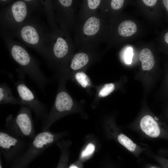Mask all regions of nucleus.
Listing matches in <instances>:
<instances>
[{"instance_id": "aec40b11", "label": "nucleus", "mask_w": 168, "mask_h": 168, "mask_svg": "<svg viewBox=\"0 0 168 168\" xmlns=\"http://www.w3.org/2000/svg\"><path fill=\"white\" fill-rule=\"evenodd\" d=\"M114 85L113 83L105 84L99 93V96L101 97H105L109 95L114 90Z\"/></svg>"}, {"instance_id": "7c9ffc66", "label": "nucleus", "mask_w": 168, "mask_h": 168, "mask_svg": "<svg viewBox=\"0 0 168 168\" xmlns=\"http://www.w3.org/2000/svg\"><path fill=\"white\" fill-rule=\"evenodd\" d=\"M150 168H158L156 167H150Z\"/></svg>"}, {"instance_id": "f257e3e1", "label": "nucleus", "mask_w": 168, "mask_h": 168, "mask_svg": "<svg viewBox=\"0 0 168 168\" xmlns=\"http://www.w3.org/2000/svg\"><path fill=\"white\" fill-rule=\"evenodd\" d=\"M1 34L12 58L20 66L21 71L30 77L43 89L48 81L37 62L20 42L6 33L2 32Z\"/></svg>"}, {"instance_id": "c756f323", "label": "nucleus", "mask_w": 168, "mask_h": 168, "mask_svg": "<svg viewBox=\"0 0 168 168\" xmlns=\"http://www.w3.org/2000/svg\"><path fill=\"white\" fill-rule=\"evenodd\" d=\"M165 152L166 154H168V151H166Z\"/></svg>"}, {"instance_id": "cd10ccee", "label": "nucleus", "mask_w": 168, "mask_h": 168, "mask_svg": "<svg viewBox=\"0 0 168 168\" xmlns=\"http://www.w3.org/2000/svg\"><path fill=\"white\" fill-rule=\"evenodd\" d=\"M164 39L166 42L168 44V32L165 35Z\"/></svg>"}, {"instance_id": "ddd939ff", "label": "nucleus", "mask_w": 168, "mask_h": 168, "mask_svg": "<svg viewBox=\"0 0 168 168\" xmlns=\"http://www.w3.org/2000/svg\"><path fill=\"white\" fill-rule=\"evenodd\" d=\"M139 59L142 63V68L144 70H149L153 67L155 61L153 54L148 49H143L139 54Z\"/></svg>"}, {"instance_id": "412c9836", "label": "nucleus", "mask_w": 168, "mask_h": 168, "mask_svg": "<svg viewBox=\"0 0 168 168\" xmlns=\"http://www.w3.org/2000/svg\"><path fill=\"white\" fill-rule=\"evenodd\" d=\"M95 149V146L91 143L88 144L85 149L83 150L81 154V157L85 158L88 157L94 152Z\"/></svg>"}, {"instance_id": "dca6fc26", "label": "nucleus", "mask_w": 168, "mask_h": 168, "mask_svg": "<svg viewBox=\"0 0 168 168\" xmlns=\"http://www.w3.org/2000/svg\"><path fill=\"white\" fill-rule=\"evenodd\" d=\"M89 61V57L85 53L81 52L76 54L71 60V68L73 70L79 69L85 66Z\"/></svg>"}, {"instance_id": "bb28decb", "label": "nucleus", "mask_w": 168, "mask_h": 168, "mask_svg": "<svg viewBox=\"0 0 168 168\" xmlns=\"http://www.w3.org/2000/svg\"><path fill=\"white\" fill-rule=\"evenodd\" d=\"M163 2L165 7L168 11V0H164Z\"/></svg>"}, {"instance_id": "4468645a", "label": "nucleus", "mask_w": 168, "mask_h": 168, "mask_svg": "<svg viewBox=\"0 0 168 168\" xmlns=\"http://www.w3.org/2000/svg\"><path fill=\"white\" fill-rule=\"evenodd\" d=\"M0 103L20 104L19 99L13 96L11 90L4 84H1L0 86Z\"/></svg>"}, {"instance_id": "f3484780", "label": "nucleus", "mask_w": 168, "mask_h": 168, "mask_svg": "<svg viewBox=\"0 0 168 168\" xmlns=\"http://www.w3.org/2000/svg\"><path fill=\"white\" fill-rule=\"evenodd\" d=\"M119 142L131 152H134L137 149L136 144L130 138L123 134H120L118 137Z\"/></svg>"}, {"instance_id": "a878e982", "label": "nucleus", "mask_w": 168, "mask_h": 168, "mask_svg": "<svg viewBox=\"0 0 168 168\" xmlns=\"http://www.w3.org/2000/svg\"><path fill=\"white\" fill-rule=\"evenodd\" d=\"M13 1V0H0V3L1 6L2 7H3L10 4Z\"/></svg>"}, {"instance_id": "6ab92c4d", "label": "nucleus", "mask_w": 168, "mask_h": 168, "mask_svg": "<svg viewBox=\"0 0 168 168\" xmlns=\"http://www.w3.org/2000/svg\"><path fill=\"white\" fill-rule=\"evenodd\" d=\"M30 6L34 12H44V9L41 1L38 0H25Z\"/></svg>"}, {"instance_id": "4be33fe9", "label": "nucleus", "mask_w": 168, "mask_h": 168, "mask_svg": "<svg viewBox=\"0 0 168 168\" xmlns=\"http://www.w3.org/2000/svg\"><path fill=\"white\" fill-rule=\"evenodd\" d=\"M133 53L132 49L131 47L128 48L125 52L124 60L126 63L130 64L132 62Z\"/></svg>"}, {"instance_id": "f03ea898", "label": "nucleus", "mask_w": 168, "mask_h": 168, "mask_svg": "<svg viewBox=\"0 0 168 168\" xmlns=\"http://www.w3.org/2000/svg\"><path fill=\"white\" fill-rule=\"evenodd\" d=\"M49 30L38 19L31 16L16 30L9 33H5L13 37L17 38L47 60Z\"/></svg>"}, {"instance_id": "9b49d317", "label": "nucleus", "mask_w": 168, "mask_h": 168, "mask_svg": "<svg viewBox=\"0 0 168 168\" xmlns=\"http://www.w3.org/2000/svg\"><path fill=\"white\" fill-rule=\"evenodd\" d=\"M73 104L72 100L70 95L65 91H61L56 96L54 108L48 114L69 111L71 110Z\"/></svg>"}, {"instance_id": "423d86ee", "label": "nucleus", "mask_w": 168, "mask_h": 168, "mask_svg": "<svg viewBox=\"0 0 168 168\" xmlns=\"http://www.w3.org/2000/svg\"><path fill=\"white\" fill-rule=\"evenodd\" d=\"M57 138V135L49 129L42 131L31 140L27 148L17 158L21 163L29 162L49 147Z\"/></svg>"}, {"instance_id": "20e7f679", "label": "nucleus", "mask_w": 168, "mask_h": 168, "mask_svg": "<svg viewBox=\"0 0 168 168\" xmlns=\"http://www.w3.org/2000/svg\"><path fill=\"white\" fill-rule=\"evenodd\" d=\"M31 111L30 108L23 105L16 116L9 115L5 124L7 131L23 139H33L36 134Z\"/></svg>"}, {"instance_id": "f8f14e48", "label": "nucleus", "mask_w": 168, "mask_h": 168, "mask_svg": "<svg viewBox=\"0 0 168 168\" xmlns=\"http://www.w3.org/2000/svg\"><path fill=\"white\" fill-rule=\"evenodd\" d=\"M44 12L45 14L47 22L51 29H59L55 19V12L53 0H41Z\"/></svg>"}, {"instance_id": "a211bd4d", "label": "nucleus", "mask_w": 168, "mask_h": 168, "mask_svg": "<svg viewBox=\"0 0 168 168\" xmlns=\"http://www.w3.org/2000/svg\"><path fill=\"white\" fill-rule=\"evenodd\" d=\"M75 78L78 82L83 87L90 85V80L87 75L82 72H77L75 75Z\"/></svg>"}, {"instance_id": "b1692460", "label": "nucleus", "mask_w": 168, "mask_h": 168, "mask_svg": "<svg viewBox=\"0 0 168 168\" xmlns=\"http://www.w3.org/2000/svg\"><path fill=\"white\" fill-rule=\"evenodd\" d=\"M124 2L123 0H112L111 2V7L114 10H118L122 7Z\"/></svg>"}, {"instance_id": "2eb2a0df", "label": "nucleus", "mask_w": 168, "mask_h": 168, "mask_svg": "<svg viewBox=\"0 0 168 168\" xmlns=\"http://www.w3.org/2000/svg\"><path fill=\"white\" fill-rule=\"evenodd\" d=\"M137 31V26L133 21L126 20L122 22L119 25L118 32L122 36L128 37L132 35Z\"/></svg>"}, {"instance_id": "39448f33", "label": "nucleus", "mask_w": 168, "mask_h": 168, "mask_svg": "<svg viewBox=\"0 0 168 168\" xmlns=\"http://www.w3.org/2000/svg\"><path fill=\"white\" fill-rule=\"evenodd\" d=\"M71 49L68 34L59 29L49 30L47 43V61L51 65L65 57Z\"/></svg>"}, {"instance_id": "473e14b6", "label": "nucleus", "mask_w": 168, "mask_h": 168, "mask_svg": "<svg viewBox=\"0 0 168 168\" xmlns=\"http://www.w3.org/2000/svg\"></svg>"}, {"instance_id": "1a4fd4ad", "label": "nucleus", "mask_w": 168, "mask_h": 168, "mask_svg": "<svg viewBox=\"0 0 168 168\" xmlns=\"http://www.w3.org/2000/svg\"><path fill=\"white\" fill-rule=\"evenodd\" d=\"M57 24L68 34L73 25V1L71 0H53Z\"/></svg>"}, {"instance_id": "c85d7f7f", "label": "nucleus", "mask_w": 168, "mask_h": 168, "mask_svg": "<svg viewBox=\"0 0 168 168\" xmlns=\"http://www.w3.org/2000/svg\"><path fill=\"white\" fill-rule=\"evenodd\" d=\"M68 168H80L74 164L71 165Z\"/></svg>"}, {"instance_id": "7ed1b4c3", "label": "nucleus", "mask_w": 168, "mask_h": 168, "mask_svg": "<svg viewBox=\"0 0 168 168\" xmlns=\"http://www.w3.org/2000/svg\"><path fill=\"white\" fill-rule=\"evenodd\" d=\"M34 12L25 0L13 1L2 8L0 12V25L2 32H14L22 26Z\"/></svg>"}, {"instance_id": "393cba45", "label": "nucleus", "mask_w": 168, "mask_h": 168, "mask_svg": "<svg viewBox=\"0 0 168 168\" xmlns=\"http://www.w3.org/2000/svg\"><path fill=\"white\" fill-rule=\"evenodd\" d=\"M142 1L147 6L151 7L154 6L156 3V0H143Z\"/></svg>"}, {"instance_id": "5701e85b", "label": "nucleus", "mask_w": 168, "mask_h": 168, "mask_svg": "<svg viewBox=\"0 0 168 168\" xmlns=\"http://www.w3.org/2000/svg\"><path fill=\"white\" fill-rule=\"evenodd\" d=\"M101 1L100 0H88L86 1V2L90 10H94L98 7Z\"/></svg>"}, {"instance_id": "0eeeda50", "label": "nucleus", "mask_w": 168, "mask_h": 168, "mask_svg": "<svg viewBox=\"0 0 168 168\" xmlns=\"http://www.w3.org/2000/svg\"><path fill=\"white\" fill-rule=\"evenodd\" d=\"M30 142L15 136L7 131L1 130V153L6 159L17 158L28 147Z\"/></svg>"}, {"instance_id": "2f4dec72", "label": "nucleus", "mask_w": 168, "mask_h": 168, "mask_svg": "<svg viewBox=\"0 0 168 168\" xmlns=\"http://www.w3.org/2000/svg\"></svg>"}, {"instance_id": "6e6552de", "label": "nucleus", "mask_w": 168, "mask_h": 168, "mask_svg": "<svg viewBox=\"0 0 168 168\" xmlns=\"http://www.w3.org/2000/svg\"><path fill=\"white\" fill-rule=\"evenodd\" d=\"M16 84L19 96L20 104L32 110L37 119H44L48 114L46 106L39 100L23 81L20 80Z\"/></svg>"}, {"instance_id": "9d476101", "label": "nucleus", "mask_w": 168, "mask_h": 168, "mask_svg": "<svg viewBox=\"0 0 168 168\" xmlns=\"http://www.w3.org/2000/svg\"><path fill=\"white\" fill-rule=\"evenodd\" d=\"M102 22L99 16L90 17L84 22L81 29V34L84 39L95 38L101 31Z\"/></svg>"}]
</instances>
